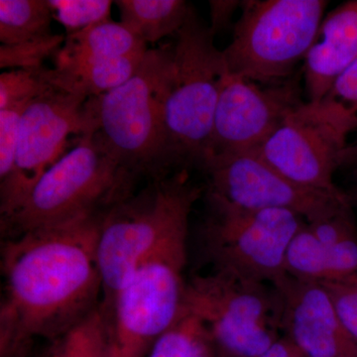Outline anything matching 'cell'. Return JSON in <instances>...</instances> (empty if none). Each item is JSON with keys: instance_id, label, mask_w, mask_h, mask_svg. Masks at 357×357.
<instances>
[{"instance_id": "1", "label": "cell", "mask_w": 357, "mask_h": 357, "mask_svg": "<svg viewBox=\"0 0 357 357\" xmlns=\"http://www.w3.org/2000/svg\"><path fill=\"white\" fill-rule=\"evenodd\" d=\"M105 213L2 244L0 357H28L53 342L102 301L96 243Z\"/></svg>"}, {"instance_id": "31", "label": "cell", "mask_w": 357, "mask_h": 357, "mask_svg": "<svg viewBox=\"0 0 357 357\" xmlns=\"http://www.w3.org/2000/svg\"><path fill=\"white\" fill-rule=\"evenodd\" d=\"M342 167H351L352 169H357V141L356 143L349 144L345 151Z\"/></svg>"}, {"instance_id": "6", "label": "cell", "mask_w": 357, "mask_h": 357, "mask_svg": "<svg viewBox=\"0 0 357 357\" xmlns=\"http://www.w3.org/2000/svg\"><path fill=\"white\" fill-rule=\"evenodd\" d=\"M328 1L251 0L222 51L232 76L268 86L290 79L318 37Z\"/></svg>"}, {"instance_id": "5", "label": "cell", "mask_w": 357, "mask_h": 357, "mask_svg": "<svg viewBox=\"0 0 357 357\" xmlns=\"http://www.w3.org/2000/svg\"><path fill=\"white\" fill-rule=\"evenodd\" d=\"M172 65L173 45L148 50L126 84L86 100L95 133L138 178L172 174L166 170L163 126Z\"/></svg>"}, {"instance_id": "27", "label": "cell", "mask_w": 357, "mask_h": 357, "mask_svg": "<svg viewBox=\"0 0 357 357\" xmlns=\"http://www.w3.org/2000/svg\"><path fill=\"white\" fill-rule=\"evenodd\" d=\"M321 284L330 293L344 330L357 342V280Z\"/></svg>"}, {"instance_id": "32", "label": "cell", "mask_w": 357, "mask_h": 357, "mask_svg": "<svg viewBox=\"0 0 357 357\" xmlns=\"http://www.w3.org/2000/svg\"><path fill=\"white\" fill-rule=\"evenodd\" d=\"M352 206L357 208V169H354V178L349 192H345Z\"/></svg>"}, {"instance_id": "29", "label": "cell", "mask_w": 357, "mask_h": 357, "mask_svg": "<svg viewBox=\"0 0 357 357\" xmlns=\"http://www.w3.org/2000/svg\"><path fill=\"white\" fill-rule=\"evenodd\" d=\"M243 2L241 1H222V0H213L210 1L211 34L213 36L218 32L225 29L232 20L234 13Z\"/></svg>"}, {"instance_id": "13", "label": "cell", "mask_w": 357, "mask_h": 357, "mask_svg": "<svg viewBox=\"0 0 357 357\" xmlns=\"http://www.w3.org/2000/svg\"><path fill=\"white\" fill-rule=\"evenodd\" d=\"M302 103L296 77L260 88L227 73L215 107L208 157L257 151Z\"/></svg>"}, {"instance_id": "18", "label": "cell", "mask_w": 357, "mask_h": 357, "mask_svg": "<svg viewBox=\"0 0 357 357\" xmlns=\"http://www.w3.org/2000/svg\"><path fill=\"white\" fill-rule=\"evenodd\" d=\"M115 4L121 22L146 44L177 34L191 8L184 0H119Z\"/></svg>"}, {"instance_id": "16", "label": "cell", "mask_w": 357, "mask_h": 357, "mask_svg": "<svg viewBox=\"0 0 357 357\" xmlns=\"http://www.w3.org/2000/svg\"><path fill=\"white\" fill-rule=\"evenodd\" d=\"M147 44L121 22L109 20L66 36L55 55L56 67L146 53Z\"/></svg>"}, {"instance_id": "4", "label": "cell", "mask_w": 357, "mask_h": 357, "mask_svg": "<svg viewBox=\"0 0 357 357\" xmlns=\"http://www.w3.org/2000/svg\"><path fill=\"white\" fill-rule=\"evenodd\" d=\"M172 73L163 103L165 166L202 168L210 156L215 107L227 74L222 51L210 28L191 6L175 35Z\"/></svg>"}, {"instance_id": "28", "label": "cell", "mask_w": 357, "mask_h": 357, "mask_svg": "<svg viewBox=\"0 0 357 357\" xmlns=\"http://www.w3.org/2000/svg\"><path fill=\"white\" fill-rule=\"evenodd\" d=\"M328 96L357 112V60L340 75Z\"/></svg>"}, {"instance_id": "26", "label": "cell", "mask_w": 357, "mask_h": 357, "mask_svg": "<svg viewBox=\"0 0 357 357\" xmlns=\"http://www.w3.org/2000/svg\"><path fill=\"white\" fill-rule=\"evenodd\" d=\"M30 103H17L0 109V188L13 176L21 119Z\"/></svg>"}, {"instance_id": "30", "label": "cell", "mask_w": 357, "mask_h": 357, "mask_svg": "<svg viewBox=\"0 0 357 357\" xmlns=\"http://www.w3.org/2000/svg\"><path fill=\"white\" fill-rule=\"evenodd\" d=\"M258 357H304L285 337L278 338L264 354Z\"/></svg>"}, {"instance_id": "25", "label": "cell", "mask_w": 357, "mask_h": 357, "mask_svg": "<svg viewBox=\"0 0 357 357\" xmlns=\"http://www.w3.org/2000/svg\"><path fill=\"white\" fill-rule=\"evenodd\" d=\"M54 20H58L68 34L110 20L112 1L109 0H49Z\"/></svg>"}, {"instance_id": "14", "label": "cell", "mask_w": 357, "mask_h": 357, "mask_svg": "<svg viewBox=\"0 0 357 357\" xmlns=\"http://www.w3.org/2000/svg\"><path fill=\"white\" fill-rule=\"evenodd\" d=\"M273 286L280 302V326L303 356L357 357V342L340 323L324 284L287 275Z\"/></svg>"}, {"instance_id": "10", "label": "cell", "mask_w": 357, "mask_h": 357, "mask_svg": "<svg viewBox=\"0 0 357 357\" xmlns=\"http://www.w3.org/2000/svg\"><path fill=\"white\" fill-rule=\"evenodd\" d=\"M356 129L357 112L326 96L296 107L255 152L297 184L340 192L333 175Z\"/></svg>"}, {"instance_id": "2", "label": "cell", "mask_w": 357, "mask_h": 357, "mask_svg": "<svg viewBox=\"0 0 357 357\" xmlns=\"http://www.w3.org/2000/svg\"><path fill=\"white\" fill-rule=\"evenodd\" d=\"M137 180L98 134H86L41 176L11 215L1 218L2 236L14 238L105 213L133 194Z\"/></svg>"}, {"instance_id": "19", "label": "cell", "mask_w": 357, "mask_h": 357, "mask_svg": "<svg viewBox=\"0 0 357 357\" xmlns=\"http://www.w3.org/2000/svg\"><path fill=\"white\" fill-rule=\"evenodd\" d=\"M49 0H1L0 42L15 45L53 35Z\"/></svg>"}, {"instance_id": "15", "label": "cell", "mask_w": 357, "mask_h": 357, "mask_svg": "<svg viewBox=\"0 0 357 357\" xmlns=\"http://www.w3.org/2000/svg\"><path fill=\"white\" fill-rule=\"evenodd\" d=\"M305 57L309 100L326 98L335 81L357 60V0L335 7L324 18L317 39Z\"/></svg>"}, {"instance_id": "24", "label": "cell", "mask_w": 357, "mask_h": 357, "mask_svg": "<svg viewBox=\"0 0 357 357\" xmlns=\"http://www.w3.org/2000/svg\"><path fill=\"white\" fill-rule=\"evenodd\" d=\"M66 36L53 34L46 38L15 45H0V68L10 70H38L44 61L56 55Z\"/></svg>"}, {"instance_id": "11", "label": "cell", "mask_w": 357, "mask_h": 357, "mask_svg": "<svg viewBox=\"0 0 357 357\" xmlns=\"http://www.w3.org/2000/svg\"><path fill=\"white\" fill-rule=\"evenodd\" d=\"M86 100L53 82L28 105L21 119L13 176L0 188L1 218L11 215L41 176L65 154L70 135L95 133Z\"/></svg>"}, {"instance_id": "20", "label": "cell", "mask_w": 357, "mask_h": 357, "mask_svg": "<svg viewBox=\"0 0 357 357\" xmlns=\"http://www.w3.org/2000/svg\"><path fill=\"white\" fill-rule=\"evenodd\" d=\"M215 349L208 326L182 306L177 319L152 345L146 357H197Z\"/></svg>"}, {"instance_id": "3", "label": "cell", "mask_w": 357, "mask_h": 357, "mask_svg": "<svg viewBox=\"0 0 357 357\" xmlns=\"http://www.w3.org/2000/svg\"><path fill=\"white\" fill-rule=\"evenodd\" d=\"M201 196V188L188 180L187 171H177L152 178L142 191L107 211L96 243L105 307L143 262L189 230L192 206Z\"/></svg>"}, {"instance_id": "21", "label": "cell", "mask_w": 357, "mask_h": 357, "mask_svg": "<svg viewBox=\"0 0 357 357\" xmlns=\"http://www.w3.org/2000/svg\"><path fill=\"white\" fill-rule=\"evenodd\" d=\"M109 319L102 301L81 323L48 347L47 357H107Z\"/></svg>"}, {"instance_id": "22", "label": "cell", "mask_w": 357, "mask_h": 357, "mask_svg": "<svg viewBox=\"0 0 357 357\" xmlns=\"http://www.w3.org/2000/svg\"><path fill=\"white\" fill-rule=\"evenodd\" d=\"M330 251L319 243L307 225L296 234L286 255V273L299 280L326 283L328 280Z\"/></svg>"}, {"instance_id": "33", "label": "cell", "mask_w": 357, "mask_h": 357, "mask_svg": "<svg viewBox=\"0 0 357 357\" xmlns=\"http://www.w3.org/2000/svg\"><path fill=\"white\" fill-rule=\"evenodd\" d=\"M47 354H48V347H45L43 349H39V351L38 349H35L28 357H47Z\"/></svg>"}, {"instance_id": "23", "label": "cell", "mask_w": 357, "mask_h": 357, "mask_svg": "<svg viewBox=\"0 0 357 357\" xmlns=\"http://www.w3.org/2000/svg\"><path fill=\"white\" fill-rule=\"evenodd\" d=\"M53 84L49 69L10 70L0 75V109L30 103Z\"/></svg>"}, {"instance_id": "17", "label": "cell", "mask_w": 357, "mask_h": 357, "mask_svg": "<svg viewBox=\"0 0 357 357\" xmlns=\"http://www.w3.org/2000/svg\"><path fill=\"white\" fill-rule=\"evenodd\" d=\"M146 53L54 68L50 69V77L54 83L70 93L95 98L126 84L139 69Z\"/></svg>"}, {"instance_id": "9", "label": "cell", "mask_w": 357, "mask_h": 357, "mask_svg": "<svg viewBox=\"0 0 357 357\" xmlns=\"http://www.w3.org/2000/svg\"><path fill=\"white\" fill-rule=\"evenodd\" d=\"M183 307L208 326L225 357H258L278 340L280 302L265 284L222 271L195 276L185 284Z\"/></svg>"}, {"instance_id": "34", "label": "cell", "mask_w": 357, "mask_h": 357, "mask_svg": "<svg viewBox=\"0 0 357 357\" xmlns=\"http://www.w3.org/2000/svg\"><path fill=\"white\" fill-rule=\"evenodd\" d=\"M197 357H225L222 354H220V352L217 351V349H213V351H211L206 352V354H202V356Z\"/></svg>"}, {"instance_id": "8", "label": "cell", "mask_w": 357, "mask_h": 357, "mask_svg": "<svg viewBox=\"0 0 357 357\" xmlns=\"http://www.w3.org/2000/svg\"><path fill=\"white\" fill-rule=\"evenodd\" d=\"M208 213L202 225V243L215 271L258 283L287 276L286 255L303 227L292 211L249 210L206 194Z\"/></svg>"}, {"instance_id": "12", "label": "cell", "mask_w": 357, "mask_h": 357, "mask_svg": "<svg viewBox=\"0 0 357 357\" xmlns=\"http://www.w3.org/2000/svg\"><path fill=\"white\" fill-rule=\"evenodd\" d=\"M201 169L208 177V192L249 210L292 211L310 223L351 206L345 192L297 184L256 152L211 156Z\"/></svg>"}, {"instance_id": "7", "label": "cell", "mask_w": 357, "mask_h": 357, "mask_svg": "<svg viewBox=\"0 0 357 357\" xmlns=\"http://www.w3.org/2000/svg\"><path fill=\"white\" fill-rule=\"evenodd\" d=\"M188 231L164 244L134 272L105 307L107 357H146L180 314L185 284Z\"/></svg>"}]
</instances>
